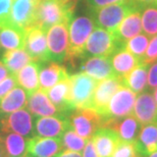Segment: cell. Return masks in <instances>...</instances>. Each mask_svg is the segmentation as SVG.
<instances>
[{
	"mask_svg": "<svg viewBox=\"0 0 157 157\" xmlns=\"http://www.w3.org/2000/svg\"><path fill=\"white\" fill-rule=\"evenodd\" d=\"M157 60V35L153 36L149 41L148 47L146 49L145 54L142 57V63L151 64L152 62Z\"/></svg>",
	"mask_w": 157,
	"mask_h": 157,
	"instance_id": "36",
	"label": "cell"
},
{
	"mask_svg": "<svg viewBox=\"0 0 157 157\" xmlns=\"http://www.w3.org/2000/svg\"><path fill=\"white\" fill-rule=\"evenodd\" d=\"M68 115H53V117H34V133L35 136L44 138H60L67 128H70Z\"/></svg>",
	"mask_w": 157,
	"mask_h": 157,
	"instance_id": "10",
	"label": "cell"
},
{
	"mask_svg": "<svg viewBox=\"0 0 157 157\" xmlns=\"http://www.w3.org/2000/svg\"><path fill=\"white\" fill-rule=\"evenodd\" d=\"M153 97H154L155 102H156V104H157V88L154 90V94H153Z\"/></svg>",
	"mask_w": 157,
	"mask_h": 157,
	"instance_id": "46",
	"label": "cell"
},
{
	"mask_svg": "<svg viewBox=\"0 0 157 157\" xmlns=\"http://www.w3.org/2000/svg\"><path fill=\"white\" fill-rule=\"evenodd\" d=\"M54 157H82L80 152H76V151H71V150H67L64 151L59 152L57 155Z\"/></svg>",
	"mask_w": 157,
	"mask_h": 157,
	"instance_id": "41",
	"label": "cell"
},
{
	"mask_svg": "<svg viewBox=\"0 0 157 157\" xmlns=\"http://www.w3.org/2000/svg\"><path fill=\"white\" fill-rule=\"evenodd\" d=\"M0 157H6L5 150H4V145H3V141H2L1 135H0Z\"/></svg>",
	"mask_w": 157,
	"mask_h": 157,
	"instance_id": "43",
	"label": "cell"
},
{
	"mask_svg": "<svg viewBox=\"0 0 157 157\" xmlns=\"http://www.w3.org/2000/svg\"><path fill=\"white\" fill-rule=\"evenodd\" d=\"M68 24L62 21L51 27L47 32V61L63 63L68 56Z\"/></svg>",
	"mask_w": 157,
	"mask_h": 157,
	"instance_id": "6",
	"label": "cell"
},
{
	"mask_svg": "<svg viewBox=\"0 0 157 157\" xmlns=\"http://www.w3.org/2000/svg\"><path fill=\"white\" fill-rule=\"evenodd\" d=\"M142 20V30L145 35L153 37L157 35V4L147 6L141 13Z\"/></svg>",
	"mask_w": 157,
	"mask_h": 157,
	"instance_id": "31",
	"label": "cell"
},
{
	"mask_svg": "<svg viewBox=\"0 0 157 157\" xmlns=\"http://www.w3.org/2000/svg\"><path fill=\"white\" fill-rule=\"evenodd\" d=\"M136 93H134L128 87L122 86L111 97L104 113L101 115L103 125L111 119H119L128 115L133 114Z\"/></svg>",
	"mask_w": 157,
	"mask_h": 157,
	"instance_id": "7",
	"label": "cell"
},
{
	"mask_svg": "<svg viewBox=\"0 0 157 157\" xmlns=\"http://www.w3.org/2000/svg\"><path fill=\"white\" fill-rule=\"evenodd\" d=\"M156 4H157V2H156Z\"/></svg>",
	"mask_w": 157,
	"mask_h": 157,
	"instance_id": "51",
	"label": "cell"
},
{
	"mask_svg": "<svg viewBox=\"0 0 157 157\" xmlns=\"http://www.w3.org/2000/svg\"><path fill=\"white\" fill-rule=\"evenodd\" d=\"M85 4L91 11L95 10V9L104 7V6L114 4V3L122 2V1H128V0H83Z\"/></svg>",
	"mask_w": 157,
	"mask_h": 157,
	"instance_id": "39",
	"label": "cell"
},
{
	"mask_svg": "<svg viewBox=\"0 0 157 157\" xmlns=\"http://www.w3.org/2000/svg\"><path fill=\"white\" fill-rule=\"evenodd\" d=\"M61 1H64V2H73V1H77V0H61Z\"/></svg>",
	"mask_w": 157,
	"mask_h": 157,
	"instance_id": "47",
	"label": "cell"
},
{
	"mask_svg": "<svg viewBox=\"0 0 157 157\" xmlns=\"http://www.w3.org/2000/svg\"><path fill=\"white\" fill-rule=\"evenodd\" d=\"M71 127L85 140L92 139L95 132L103 125L102 117L92 108L74 109L68 114Z\"/></svg>",
	"mask_w": 157,
	"mask_h": 157,
	"instance_id": "9",
	"label": "cell"
},
{
	"mask_svg": "<svg viewBox=\"0 0 157 157\" xmlns=\"http://www.w3.org/2000/svg\"><path fill=\"white\" fill-rule=\"evenodd\" d=\"M26 33L17 26H6L0 28V48L4 51L25 48Z\"/></svg>",
	"mask_w": 157,
	"mask_h": 157,
	"instance_id": "26",
	"label": "cell"
},
{
	"mask_svg": "<svg viewBox=\"0 0 157 157\" xmlns=\"http://www.w3.org/2000/svg\"><path fill=\"white\" fill-rule=\"evenodd\" d=\"M17 133L27 139L35 136L34 117L28 109L21 108L11 113L0 115V133Z\"/></svg>",
	"mask_w": 157,
	"mask_h": 157,
	"instance_id": "8",
	"label": "cell"
},
{
	"mask_svg": "<svg viewBox=\"0 0 157 157\" xmlns=\"http://www.w3.org/2000/svg\"><path fill=\"white\" fill-rule=\"evenodd\" d=\"M149 41L150 40L148 36L145 35V34L140 33L139 35L135 36L134 38L128 40V42L125 43L124 48L142 60L143 55L145 54L146 49H147V47H148Z\"/></svg>",
	"mask_w": 157,
	"mask_h": 157,
	"instance_id": "33",
	"label": "cell"
},
{
	"mask_svg": "<svg viewBox=\"0 0 157 157\" xmlns=\"http://www.w3.org/2000/svg\"><path fill=\"white\" fill-rule=\"evenodd\" d=\"M47 96L53 105L58 109L61 114L68 115L74 110L71 102V81L70 77L64 78L52 88L46 91Z\"/></svg>",
	"mask_w": 157,
	"mask_h": 157,
	"instance_id": "18",
	"label": "cell"
},
{
	"mask_svg": "<svg viewBox=\"0 0 157 157\" xmlns=\"http://www.w3.org/2000/svg\"><path fill=\"white\" fill-rule=\"evenodd\" d=\"M122 86H124L122 78L117 76L98 82L92 98L91 108L101 117L104 113L111 97Z\"/></svg>",
	"mask_w": 157,
	"mask_h": 157,
	"instance_id": "11",
	"label": "cell"
},
{
	"mask_svg": "<svg viewBox=\"0 0 157 157\" xmlns=\"http://www.w3.org/2000/svg\"><path fill=\"white\" fill-rule=\"evenodd\" d=\"M83 156L82 157H99L98 153H97L95 146L93 144L92 139L87 140L86 145H85V148L83 150Z\"/></svg>",
	"mask_w": 157,
	"mask_h": 157,
	"instance_id": "40",
	"label": "cell"
},
{
	"mask_svg": "<svg viewBox=\"0 0 157 157\" xmlns=\"http://www.w3.org/2000/svg\"><path fill=\"white\" fill-rule=\"evenodd\" d=\"M27 107L28 110L35 117H53V115L61 114L58 109L53 105V103L50 101L46 91L40 88L29 96Z\"/></svg>",
	"mask_w": 157,
	"mask_h": 157,
	"instance_id": "22",
	"label": "cell"
},
{
	"mask_svg": "<svg viewBox=\"0 0 157 157\" xmlns=\"http://www.w3.org/2000/svg\"><path fill=\"white\" fill-rule=\"evenodd\" d=\"M142 32V20H141V8H138L125 17L119 26L115 29L112 34L115 39L122 45L128 40L139 35Z\"/></svg>",
	"mask_w": 157,
	"mask_h": 157,
	"instance_id": "19",
	"label": "cell"
},
{
	"mask_svg": "<svg viewBox=\"0 0 157 157\" xmlns=\"http://www.w3.org/2000/svg\"><path fill=\"white\" fill-rule=\"evenodd\" d=\"M137 154L148 156L150 153L157 150V124H144L141 128L140 134L134 142Z\"/></svg>",
	"mask_w": 157,
	"mask_h": 157,
	"instance_id": "23",
	"label": "cell"
},
{
	"mask_svg": "<svg viewBox=\"0 0 157 157\" xmlns=\"http://www.w3.org/2000/svg\"><path fill=\"white\" fill-rule=\"evenodd\" d=\"M25 49L33 60L47 61V32L36 26L27 30Z\"/></svg>",
	"mask_w": 157,
	"mask_h": 157,
	"instance_id": "13",
	"label": "cell"
},
{
	"mask_svg": "<svg viewBox=\"0 0 157 157\" xmlns=\"http://www.w3.org/2000/svg\"><path fill=\"white\" fill-rule=\"evenodd\" d=\"M29 95L21 87H14L0 101V115L11 113L24 108L28 103Z\"/></svg>",
	"mask_w": 157,
	"mask_h": 157,
	"instance_id": "27",
	"label": "cell"
},
{
	"mask_svg": "<svg viewBox=\"0 0 157 157\" xmlns=\"http://www.w3.org/2000/svg\"><path fill=\"white\" fill-rule=\"evenodd\" d=\"M77 1L64 2L61 0H40L36 9V26L48 32L51 27L62 21H71Z\"/></svg>",
	"mask_w": 157,
	"mask_h": 157,
	"instance_id": "1",
	"label": "cell"
},
{
	"mask_svg": "<svg viewBox=\"0 0 157 157\" xmlns=\"http://www.w3.org/2000/svg\"><path fill=\"white\" fill-rule=\"evenodd\" d=\"M137 157H143V156H140V155H138Z\"/></svg>",
	"mask_w": 157,
	"mask_h": 157,
	"instance_id": "50",
	"label": "cell"
},
{
	"mask_svg": "<svg viewBox=\"0 0 157 157\" xmlns=\"http://www.w3.org/2000/svg\"><path fill=\"white\" fill-rule=\"evenodd\" d=\"M137 151L134 143L119 140L111 157H137Z\"/></svg>",
	"mask_w": 157,
	"mask_h": 157,
	"instance_id": "34",
	"label": "cell"
},
{
	"mask_svg": "<svg viewBox=\"0 0 157 157\" xmlns=\"http://www.w3.org/2000/svg\"><path fill=\"white\" fill-rule=\"evenodd\" d=\"M134 1L140 4H153L157 2V0H134Z\"/></svg>",
	"mask_w": 157,
	"mask_h": 157,
	"instance_id": "44",
	"label": "cell"
},
{
	"mask_svg": "<svg viewBox=\"0 0 157 157\" xmlns=\"http://www.w3.org/2000/svg\"><path fill=\"white\" fill-rule=\"evenodd\" d=\"M149 157H157V150L154 152H152V153H150V154L148 155Z\"/></svg>",
	"mask_w": 157,
	"mask_h": 157,
	"instance_id": "45",
	"label": "cell"
},
{
	"mask_svg": "<svg viewBox=\"0 0 157 157\" xmlns=\"http://www.w3.org/2000/svg\"><path fill=\"white\" fill-rule=\"evenodd\" d=\"M13 0H0V28L12 26L10 15Z\"/></svg>",
	"mask_w": 157,
	"mask_h": 157,
	"instance_id": "35",
	"label": "cell"
},
{
	"mask_svg": "<svg viewBox=\"0 0 157 157\" xmlns=\"http://www.w3.org/2000/svg\"><path fill=\"white\" fill-rule=\"evenodd\" d=\"M133 115L142 125L157 124V104L151 92H142L136 97Z\"/></svg>",
	"mask_w": 157,
	"mask_h": 157,
	"instance_id": "14",
	"label": "cell"
},
{
	"mask_svg": "<svg viewBox=\"0 0 157 157\" xmlns=\"http://www.w3.org/2000/svg\"><path fill=\"white\" fill-rule=\"evenodd\" d=\"M104 127L111 128L117 133L119 139L128 143H134L140 134L142 124L137 121L133 114L119 119H111L104 124Z\"/></svg>",
	"mask_w": 157,
	"mask_h": 157,
	"instance_id": "20",
	"label": "cell"
},
{
	"mask_svg": "<svg viewBox=\"0 0 157 157\" xmlns=\"http://www.w3.org/2000/svg\"><path fill=\"white\" fill-rule=\"evenodd\" d=\"M71 102L74 109L91 108L92 98L98 81L85 73L70 75Z\"/></svg>",
	"mask_w": 157,
	"mask_h": 157,
	"instance_id": "5",
	"label": "cell"
},
{
	"mask_svg": "<svg viewBox=\"0 0 157 157\" xmlns=\"http://www.w3.org/2000/svg\"><path fill=\"white\" fill-rule=\"evenodd\" d=\"M38 2L34 0H13L10 20L13 26L25 31L36 27V9Z\"/></svg>",
	"mask_w": 157,
	"mask_h": 157,
	"instance_id": "12",
	"label": "cell"
},
{
	"mask_svg": "<svg viewBox=\"0 0 157 157\" xmlns=\"http://www.w3.org/2000/svg\"><path fill=\"white\" fill-rule=\"evenodd\" d=\"M95 27L92 15H73L68 24L67 61L74 63L77 58H83L85 45Z\"/></svg>",
	"mask_w": 157,
	"mask_h": 157,
	"instance_id": "2",
	"label": "cell"
},
{
	"mask_svg": "<svg viewBox=\"0 0 157 157\" xmlns=\"http://www.w3.org/2000/svg\"><path fill=\"white\" fill-rule=\"evenodd\" d=\"M139 7L140 5L137 2H135L134 0H128L95 9L91 11V15L95 21L96 27L102 28L112 33L128 14Z\"/></svg>",
	"mask_w": 157,
	"mask_h": 157,
	"instance_id": "3",
	"label": "cell"
},
{
	"mask_svg": "<svg viewBox=\"0 0 157 157\" xmlns=\"http://www.w3.org/2000/svg\"><path fill=\"white\" fill-rule=\"evenodd\" d=\"M17 78L13 75H9L7 78H4L2 82H0V101L9 91H11L14 87H17Z\"/></svg>",
	"mask_w": 157,
	"mask_h": 157,
	"instance_id": "37",
	"label": "cell"
},
{
	"mask_svg": "<svg viewBox=\"0 0 157 157\" xmlns=\"http://www.w3.org/2000/svg\"><path fill=\"white\" fill-rule=\"evenodd\" d=\"M80 71L98 82L117 77L112 68L110 57H87L86 60L81 63Z\"/></svg>",
	"mask_w": 157,
	"mask_h": 157,
	"instance_id": "16",
	"label": "cell"
},
{
	"mask_svg": "<svg viewBox=\"0 0 157 157\" xmlns=\"http://www.w3.org/2000/svg\"><path fill=\"white\" fill-rule=\"evenodd\" d=\"M60 141L62 147H64L67 150H71V151H76V152L83 151L87 142V140H85L84 138L78 136L71 127L67 128L64 131V133L60 137Z\"/></svg>",
	"mask_w": 157,
	"mask_h": 157,
	"instance_id": "32",
	"label": "cell"
},
{
	"mask_svg": "<svg viewBox=\"0 0 157 157\" xmlns=\"http://www.w3.org/2000/svg\"><path fill=\"white\" fill-rule=\"evenodd\" d=\"M24 157H31L30 155H28V156H24Z\"/></svg>",
	"mask_w": 157,
	"mask_h": 157,
	"instance_id": "49",
	"label": "cell"
},
{
	"mask_svg": "<svg viewBox=\"0 0 157 157\" xmlns=\"http://www.w3.org/2000/svg\"><path fill=\"white\" fill-rule=\"evenodd\" d=\"M9 71L6 68V67L3 64L2 61H0V82H2L4 78H6L9 76Z\"/></svg>",
	"mask_w": 157,
	"mask_h": 157,
	"instance_id": "42",
	"label": "cell"
},
{
	"mask_svg": "<svg viewBox=\"0 0 157 157\" xmlns=\"http://www.w3.org/2000/svg\"><path fill=\"white\" fill-rule=\"evenodd\" d=\"M110 61L115 75L121 78L125 77L135 67L142 63L140 58L128 51L124 47L117 50L110 56Z\"/></svg>",
	"mask_w": 157,
	"mask_h": 157,
	"instance_id": "24",
	"label": "cell"
},
{
	"mask_svg": "<svg viewBox=\"0 0 157 157\" xmlns=\"http://www.w3.org/2000/svg\"><path fill=\"white\" fill-rule=\"evenodd\" d=\"M124 47L115 39L111 32L102 28L95 27L85 45L83 58L93 57H110L117 50Z\"/></svg>",
	"mask_w": 157,
	"mask_h": 157,
	"instance_id": "4",
	"label": "cell"
},
{
	"mask_svg": "<svg viewBox=\"0 0 157 157\" xmlns=\"http://www.w3.org/2000/svg\"><path fill=\"white\" fill-rule=\"evenodd\" d=\"M147 88L149 92H152L157 88V60L149 64L148 78H147Z\"/></svg>",
	"mask_w": 157,
	"mask_h": 157,
	"instance_id": "38",
	"label": "cell"
},
{
	"mask_svg": "<svg viewBox=\"0 0 157 157\" xmlns=\"http://www.w3.org/2000/svg\"><path fill=\"white\" fill-rule=\"evenodd\" d=\"M70 77L67 67L54 61L39 62V85L40 89L49 90L58 82Z\"/></svg>",
	"mask_w": 157,
	"mask_h": 157,
	"instance_id": "15",
	"label": "cell"
},
{
	"mask_svg": "<svg viewBox=\"0 0 157 157\" xmlns=\"http://www.w3.org/2000/svg\"><path fill=\"white\" fill-rule=\"evenodd\" d=\"M20 86L31 95L40 88L39 85V61L32 60L15 75Z\"/></svg>",
	"mask_w": 157,
	"mask_h": 157,
	"instance_id": "25",
	"label": "cell"
},
{
	"mask_svg": "<svg viewBox=\"0 0 157 157\" xmlns=\"http://www.w3.org/2000/svg\"><path fill=\"white\" fill-rule=\"evenodd\" d=\"M1 137L6 157H24L26 155L29 139L17 133L2 134Z\"/></svg>",
	"mask_w": 157,
	"mask_h": 157,
	"instance_id": "30",
	"label": "cell"
},
{
	"mask_svg": "<svg viewBox=\"0 0 157 157\" xmlns=\"http://www.w3.org/2000/svg\"><path fill=\"white\" fill-rule=\"evenodd\" d=\"M32 57L25 48L7 50L3 53L1 61L8 70L9 74L15 76L21 68L32 61Z\"/></svg>",
	"mask_w": 157,
	"mask_h": 157,
	"instance_id": "28",
	"label": "cell"
},
{
	"mask_svg": "<svg viewBox=\"0 0 157 157\" xmlns=\"http://www.w3.org/2000/svg\"><path fill=\"white\" fill-rule=\"evenodd\" d=\"M119 140L117 132L108 127L99 128L92 137L99 157H111Z\"/></svg>",
	"mask_w": 157,
	"mask_h": 157,
	"instance_id": "21",
	"label": "cell"
},
{
	"mask_svg": "<svg viewBox=\"0 0 157 157\" xmlns=\"http://www.w3.org/2000/svg\"><path fill=\"white\" fill-rule=\"evenodd\" d=\"M62 151L60 138L34 136L28 142V153L31 157H54Z\"/></svg>",
	"mask_w": 157,
	"mask_h": 157,
	"instance_id": "17",
	"label": "cell"
},
{
	"mask_svg": "<svg viewBox=\"0 0 157 157\" xmlns=\"http://www.w3.org/2000/svg\"><path fill=\"white\" fill-rule=\"evenodd\" d=\"M149 64L141 63L134 68L127 76L121 78L124 85L131 89L134 93L140 94L145 91L147 87Z\"/></svg>",
	"mask_w": 157,
	"mask_h": 157,
	"instance_id": "29",
	"label": "cell"
},
{
	"mask_svg": "<svg viewBox=\"0 0 157 157\" xmlns=\"http://www.w3.org/2000/svg\"><path fill=\"white\" fill-rule=\"evenodd\" d=\"M34 1H36V2H39V1H40V0H34Z\"/></svg>",
	"mask_w": 157,
	"mask_h": 157,
	"instance_id": "48",
	"label": "cell"
}]
</instances>
